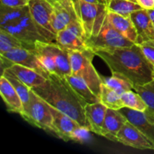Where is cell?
<instances>
[{"label":"cell","mask_w":154,"mask_h":154,"mask_svg":"<svg viewBox=\"0 0 154 154\" xmlns=\"http://www.w3.org/2000/svg\"><path fill=\"white\" fill-rule=\"evenodd\" d=\"M107 64L112 73L127 78L134 87L153 80L154 66L149 62L137 44L130 47L92 50Z\"/></svg>","instance_id":"1"},{"label":"cell","mask_w":154,"mask_h":154,"mask_svg":"<svg viewBox=\"0 0 154 154\" xmlns=\"http://www.w3.org/2000/svg\"><path fill=\"white\" fill-rule=\"evenodd\" d=\"M32 90L50 105L69 115L79 125L90 128L84 111L87 104L74 91L66 78L50 73L44 84Z\"/></svg>","instance_id":"2"},{"label":"cell","mask_w":154,"mask_h":154,"mask_svg":"<svg viewBox=\"0 0 154 154\" xmlns=\"http://www.w3.org/2000/svg\"><path fill=\"white\" fill-rule=\"evenodd\" d=\"M35 54L49 73L66 78L72 75L69 52L54 42H35Z\"/></svg>","instance_id":"3"},{"label":"cell","mask_w":154,"mask_h":154,"mask_svg":"<svg viewBox=\"0 0 154 154\" xmlns=\"http://www.w3.org/2000/svg\"><path fill=\"white\" fill-rule=\"evenodd\" d=\"M96 56L90 48L81 51H69L72 75L82 78L90 90L100 99L102 78L93 65V59Z\"/></svg>","instance_id":"4"},{"label":"cell","mask_w":154,"mask_h":154,"mask_svg":"<svg viewBox=\"0 0 154 154\" xmlns=\"http://www.w3.org/2000/svg\"><path fill=\"white\" fill-rule=\"evenodd\" d=\"M72 2L87 39L96 35L108 14L107 5L103 3L93 4L83 0H72Z\"/></svg>","instance_id":"5"},{"label":"cell","mask_w":154,"mask_h":154,"mask_svg":"<svg viewBox=\"0 0 154 154\" xmlns=\"http://www.w3.org/2000/svg\"><path fill=\"white\" fill-rule=\"evenodd\" d=\"M20 116L32 126L54 133L53 116L49 104L38 96L32 89L29 102L23 108Z\"/></svg>","instance_id":"6"},{"label":"cell","mask_w":154,"mask_h":154,"mask_svg":"<svg viewBox=\"0 0 154 154\" xmlns=\"http://www.w3.org/2000/svg\"><path fill=\"white\" fill-rule=\"evenodd\" d=\"M28 6L31 17L42 36L48 42H54L57 32L52 26L54 5L46 0H29Z\"/></svg>","instance_id":"7"},{"label":"cell","mask_w":154,"mask_h":154,"mask_svg":"<svg viewBox=\"0 0 154 154\" xmlns=\"http://www.w3.org/2000/svg\"><path fill=\"white\" fill-rule=\"evenodd\" d=\"M134 44L112 26L107 16L99 32L86 41L87 48L91 50L130 47Z\"/></svg>","instance_id":"8"},{"label":"cell","mask_w":154,"mask_h":154,"mask_svg":"<svg viewBox=\"0 0 154 154\" xmlns=\"http://www.w3.org/2000/svg\"><path fill=\"white\" fill-rule=\"evenodd\" d=\"M0 29L8 31L18 39L32 46H35L38 41L47 42L41 34L37 24L33 20L29 10L14 23L0 27Z\"/></svg>","instance_id":"9"},{"label":"cell","mask_w":154,"mask_h":154,"mask_svg":"<svg viewBox=\"0 0 154 154\" xmlns=\"http://www.w3.org/2000/svg\"><path fill=\"white\" fill-rule=\"evenodd\" d=\"M119 111L126 117L128 121L136 126L152 143L154 150V111L147 108L144 111L131 108H121Z\"/></svg>","instance_id":"10"},{"label":"cell","mask_w":154,"mask_h":154,"mask_svg":"<svg viewBox=\"0 0 154 154\" xmlns=\"http://www.w3.org/2000/svg\"><path fill=\"white\" fill-rule=\"evenodd\" d=\"M117 141L126 146L139 150H153V146L148 138L132 123L127 121L119 131Z\"/></svg>","instance_id":"11"},{"label":"cell","mask_w":154,"mask_h":154,"mask_svg":"<svg viewBox=\"0 0 154 154\" xmlns=\"http://www.w3.org/2000/svg\"><path fill=\"white\" fill-rule=\"evenodd\" d=\"M75 21H79V20L72 0H64L54 5L52 26L57 34Z\"/></svg>","instance_id":"12"},{"label":"cell","mask_w":154,"mask_h":154,"mask_svg":"<svg viewBox=\"0 0 154 154\" xmlns=\"http://www.w3.org/2000/svg\"><path fill=\"white\" fill-rule=\"evenodd\" d=\"M1 55L5 57L15 64H19L34 69L45 78H48L49 75L50 73L39 61L34 51H29L24 48H15Z\"/></svg>","instance_id":"13"},{"label":"cell","mask_w":154,"mask_h":154,"mask_svg":"<svg viewBox=\"0 0 154 154\" xmlns=\"http://www.w3.org/2000/svg\"><path fill=\"white\" fill-rule=\"evenodd\" d=\"M50 110L53 116L54 134L65 141H70V135L79 123L65 113L59 111L49 105Z\"/></svg>","instance_id":"14"},{"label":"cell","mask_w":154,"mask_h":154,"mask_svg":"<svg viewBox=\"0 0 154 154\" xmlns=\"http://www.w3.org/2000/svg\"><path fill=\"white\" fill-rule=\"evenodd\" d=\"M130 17L136 29L137 45L154 39V24L147 9H141L131 14Z\"/></svg>","instance_id":"15"},{"label":"cell","mask_w":154,"mask_h":154,"mask_svg":"<svg viewBox=\"0 0 154 154\" xmlns=\"http://www.w3.org/2000/svg\"><path fill=\"white\" fill-rule=\"evenodd\" d=\"M127 121L126 117L119 110L108 108L105 114L102 136L112 141H117L119 131Z\"/></svg>","instance_id":"16"},{"label":"cell","mask_w":154,"mask_h":154,"mask_svg":"<svg viewBox=\"0 0 154 154\" xmlns=\"http://www.w3.org/2000/svg\"><path fill=\"white\" fill-rule=\"evenodd\" d=\"M0 95L10 112L20 115L23 111V105L20 97L8 80L2 75L0 78Z\"/></svg>","instance_id":"17"},{"label":"cell","mask_w":154,"mask_h":154,"mask_svg":"<svg viewBox=\"0 0 154 154\" xmlns=\"http://www.w3.org/2000/svg\"><path fill=\"white\" fill-rule=\"evenodd\" d=\"M108 108L101 102L87 104L84 107L85 116L91 132L102 136L105 114Z\"/></svg>","instance_id":"18"},{"label":"cell","mask_w":154,"mask_h":154,"mask_svg":"<svg viewBox=\"0 0 154 154\" xmlns=\"http://www.w3.org/2000/svg\"><path fill=\"white\" fill-rule=\"evenodd\" d=\"M107 17L112 26L120 34L130 42L137 43L138 34L130 17H123L114 12L108 11Z\"/></svg>","instance_id":"19"},{"label":"cell","mask_w":154,"mask_h":154,"mask_svg":"<svg viewBox=\"0 0 154 154\" xmlns=\"http://www.w3.org/2000/svg\"><path fill=\"white\" fill-rule=\"evenodd\" d=\"M56 43L60 48L69 52L81 51L88 48L84 39L66 28L57 32Z\"/></svg>","instance_id":"20"},{"label":"cell","mask_w":154,"mask_h":154,"mask_svg":"<svg viewBox=\"0 0 154 154\" xmlns=\"http://www.w3.org/2000/svg\"><path fill=\"white\" fill-rule=\"evenodd\" d=\"M8 69L13 72L20 81H22L30 89L42 85L47 80V78L44 77L34 69L25 67L19 64H14L10 69Z\"/></svg>","instance_id":"21"},{"label":"cell","mask_w":154,"mask_h":154,"mask_svg":"<svg viewBox=\"0 0 154 154\" xmlns=\"http://www.w3.org/2000/svg\"><path fill=\"white\" fill-rule=\"evenodd\" d=\"M66 78L74 91L86 104H93L100 102V99L93 93L87 83L82 78L72 74L66 76Z\"/></svg>","instance_id":"22"},{"label":"cell","mask_w":154,"mask_h":154,"mask_svg":"<svg viewBox=\"0 0 154 154\" xmlns=\"http://www.w3.org/2000/svg\"><path fill=\"white\" fill-rule=\"evenodd\" d=\"M107 8L108 11L123 17H130L131 14L142 9V7L134 0H108Z\"/></svg>","instance_id":"23"},{"label":"cell","mask_w":154,"mask_h":154,"mask_svg":"<svg viewBox=\"0 0 154 154\" xmlns=\"http://www.w3.org/2000/svg\"><path fill=\"white\" fill-rule=\"evenodd\" d=\"M35 46L22 42L8 31L0 29V54H5L15 48H24L29 51H35Z\"/></svg>","instance_id":"24"},{"label":"cell","mask_w":154,"mask_h":154,"mask_svg":"<svg viewBox=\"0 0 154 154\" xmlns=\"http://www.w3.org/2000/svg\"><path fill=\"white\" fill-rule=\"evenodd\" d=\"M29 10L28 5L23 7H9L1 4L0 27L13 23L22 17Z\"/></svg>","instance_id":"25"},{"label":"cell","mask_w":154,"mask_h":154,"mask_svg":"<svg viewBox=\"0 0 154 154\" xmlns=\"http://www.w3.org/2000/svg\"><path fill=\"white\" fill-rule=\"evenodd\" d=\"M100 102L107 108L111 109L120 110L124 108L121 99V95L109 88L103 82L101 86Z\"/></svg>","instance_id":"26"},{"label":"cell","mask_w":154,"mask_h":154,"mask_svg":"<svg viewBox=\"0 0 154 154\" xmlns=\"http://www.w3.org/2000/svg\"><path fill=\"white\" fill-rule=\"evenodd\" d=\"M102 81L105 85L120 95H122L125 92L134 90L132 83L127 78L120 74L112 73V76L110 78H102Z\"/></svg>","instance_id":"27"},{"label":"cell","mask_w":154,"mask_h":154,"mask_svg":"<svg viewBox=\"0 0 154 154\" xmlns=\"http://www.w3.org/2000/svg\"><path fill=\"white\" fill-rule=\"evenodd\" d=\"M2 75H4L6 78L9 81V82L11 84L14 88L18 93V95L20 97L21 100H22L23 105V108L29 103L30 99V91L31 89L26 85L22 81L19 79L13 72H11L9 69H5L2 72Z\"/></svg>","instance_id":"28"},{"label":"cell","mask_w":154,"mask_h":154,"mask_svg":"<svg viewBox=\"0 0 154 154\" xmlns=\"http://www.w3.org/2000/svg\"><path fill=\"white\" fill-rule=\"evenodd\" d=\"M121 99L124 107L131 108V109L136 110L139 111H144L148 106L141 96L136 92L132 90L125 92L121 95Z\"/></svg>","instance_id":"29"},{"label":"cell","mask_w":154,"mask_h":154,"mask_svg":"<svg viewBox=\"0 0 154 154\" xmlns=\"http://www.w3.org/2000/svg\"><path fill=\"white\" fill-rule=\"evenodd\" d=\"M134 90L141 96L148 108L154 111V80L143 85L135 86Z\"/></svg>","instance_id":"30"},{"label":"cell","mask_w":154,"mask_h":154,"mask_svg":"<svg viewBox=\"0 0 154 154\" xmlns=\"http://www.w3.org/2000/svg\"><path fill=\"white\" fill-rule=\"evenodd\" d=\"M90 132L91 130L89 127L79 125L76 128H75L71 133L70 141H73L80 144L89 142L92 136Z\"/></svg>","instance_id":"31"},{"label":"cell","mask_w":154,"mask_h":154,"mask_svg":"<svg viewBox=\"0 0 154 154\" xmlns=\"http://www.w3.org/2000/svg\"><path fill=\"white\" fill-rule=\"evenodd\" d=\"M138 45L146 58L154 66V39L144 42Z\"/></svg>","instance_id":"32"},{"label":"cell","mask_w":154,"mask_h":154,"mask_svg":"<svg viewBox=\"0 0 154 154\" xmlns=\"http://www.w3.org/2000/svg\"><path fill=\"white\" fill-rule=\"evenodd\" d=\"M29 0H1V4L9 7H23L28 5Z\"/></svg>","instance_id":"33"},{"label":"cell","mask_w":154,"mask_h":154,"mask_svg":"<svg viewBox=\"0 0 154 154\" xmlns=\"http://www.w3.org/2000/svg\"><path fill=\"white\" fill-rule=\"evenodd\" d=\"M0 57H1V69H2V72H3L4 70L8 69H10L14 64L13 62L11 61L10 60H8V58H6L5 57H4L3 55H1L0 54Z\"/></svg>","instance_id":"34"},{"label":"cell","mask_w":154,"mask_h":154,"mask_svg":"<svg viewBox=\"0 0 154 154\" xmlns=\"http://www.w3.org/2000/svg\"><path fill=\"white\" fill-rule=\"evenodd\" d=\"M144 9L154 8V0H134Z\"/></svg>","instance_id":"35"},{"label":"cell","mask_w":154,"mask_h":154,"mask_svg":"<svg viewBox=\"0 0 154 154\" xmlns=\"http://www.w3.org/2000/svg\"><path fill=\"white\" fill-rule=\"evenodd\" d=\"M147 12H148V14L149 16H150V19H151L152 22L154 23V8L148 9V10H147Z\"/></svg>","instance_id":"36"},{"label":"cell","mask_w":154,"mask_h":154,"mask_svg":"<svg viewBox=\"0 0 154 154\" xmlns=\"http://www.w3.org/2000/svg\"><path fill=\"white\" fill-rule=\"evenodd\" d=\"M84 2H87L89 3H93V4H97V3H101L99 2V0H83Z\"/></svg>","instance_id":"37"},{"label":"cell","mask_w":154,"mask_h":154,"mask_svg":"<svg viewBox=\"0 0 154 154\" xmlns=\"http://www.w3.org/2000/svg\"><path fill=\"white\" fill-rule=\"evenodd\" d=\"M46 1H48V2H50V3H51V4H52L53 5H54L55 4V2H54V0H46Z\"/></svg>","instance_id":"38"},{"label":"cell","mask_w":154,"mask_h":154,"mask_svg":"<svg viewBox=\"0 0 154 154\" xmlns=\"http://www.w3.org/2000/svg\"><path fill=\"white\" fill-rule=\"evenodd\" d=\"M99 2L107 5V0H99Z\"/></svg>","instance_id":"39"},{"label":"cell","mask_w":154,"mask_h":154,"mask_svg":"<svg viewBox=\"0 0 154 154\" xmlns=\"http://www.w3.org/2000/svg\"><path fill=\"white\" fill-rule=\"evenodd\" d=\"M54 2H55V3L56 2H63V1H64V0H54Z\"/></svg>","instance_id":"40"},{"label":"cell","mask_w":154,"mask_h":154,"mask_svg":"<svg viewBox=\"0 0 154 154\" xmlns=\"http://www.w3.org/2000/svg\"><path fill=\"white\" fill-rule=\"evenodd\" d=\"M153 79L154 80V69H153Z\"/></svg>","instance_id":"41"},{"label":"cell","mask_w":154,"mask_h":154,"mask_svg":"<svg viewBox=\"0 0 154 154\" xmlns=\"http://www.w3.org/2000/svg\"><path fill=\"white\" fill-rule=\"evenodd\" d=\"M153 24H154V23H153Z\"/></svg>","instance_id":"42"}]
</instances>
